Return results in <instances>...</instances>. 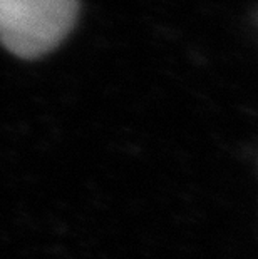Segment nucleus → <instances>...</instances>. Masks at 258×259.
Here are the masks:
<instances>
[{
    "instance_id": "obj_1",
    "label": "nucleus",
    "mask_w": 258,
    "mask_h": 259,
    "mask_svg": "<svg viewBox=\"0 0 258 259\" xmlns=\"http://www.w3.org/2000/svg\"><path fill=\"white\" fill-rule=\"evenodd\" d=\"M78 0H0V42L20 59L54 51L76 24Z\"/></svg>"
}]
</instances>
